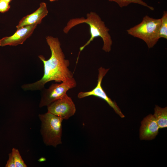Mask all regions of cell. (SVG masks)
Listing matches in <instances>:
<instances>
[{
    "label": "cell",
    "instance_id": "6da1fadb",
    "mask_svg": "<svg viewBox=\"0 0 167 167\" xmlns=\"http://www.w3.org/2000/svg\"><path fill=\"white\" fill-rule=\"evenodd\" d=\"M45 39L51 55L48 60L42 55L38 56L43 63V75L41 79L34 83L23 85L21 88L24 91L40 90L50 81L61 82L74 78L73 73L69 68V61L65 58L59 39L51 36H47Z\"/></svg>",
    "mask_w": 167,
    "mask_h": 167
},
{
    "label": "cell",
    "instance_id": "7a4b0ae2",
    "mask_svg": "<svg viewBox=\"0 0 167 167\" xmlns=\"http://www.w3.org/2000/svg\"><path fill=\"white\" fill-rule=\"evenodd\" d=\"M86 17V18L82 17L70 19L63 29L64 32L67 34L72 28L80 24L86 23L89 26L90 37L85 44L80 47L76 62L80 52L97 37H101L103 40L102 50L106 52H109L111 49L113 41L109 32V29L106 26L104 22L97 14L94 12L87 13Z\"/></svg>",
    "mask_w": 167,
    "mask_h": 167
},
{
    "label": "cell",
    "instance_id": "3957f363",
    "mask_svg": "<svg viewBox=\"0 0 167 167\" xmlns=\"http://www.w3.org/2000/svg\"><path fill=\"white\" fill-rule=\"evenodd\" d=\"M161 23V19H154L146 15L140 23L126 31L129 35L144 41L149 49L153 47L159 39Z\"/></svg>",
    "mask_w": 167,
    "mask_h": 167
},
{
    "label": "cell",
    "instance_id": "277c9868",
    "mask_svg": "<svg viewBox=\"0 0 167 167\" xmlns=\"http://www.w3.org/2000/svg\"><path fill=\"white\" fill-rule=\"evenodd\" d=\"M38 116L41 122V132L44 143L54 147L62 144L63 120L48 112Z\"/></svg>",
    "mask_w": 167,
    "mask_h": 167
},
{
    "label": "cell",
    "instance_id": "5b68a950",
    "mask_svg": "<svg viewBox=\"0 0 167 167\" xmlns=\"http://www.w3.org/2000/svg\"><path fill=\"white\" fill-rule=\"evenodd\" d=\"M76 85V82L73 78L69 80L61 82L60 84H52L47 88H44L40 90L39 107L47 106L65 96L69 90L75 87Z\"/></svg>",
    "mask_w": 167,
    "mask_h": 167
},
{
    "label": "cell",
    "instance_id": "8992f818",
    "mask_svg": "<svg viewBox=\"0 0 167 167\" xmlns=\"http://www.w3.org/2000/svg\"><path fill=\"white\" fill-rule=\"evenodd\" d=\"M109 69V68L105 69L102 67H100L98 69V79L96 86L91 91L80 92L78 94L77 97L79 99H82L90 96L99 97L105 101L113 109L116 113L121 118H123L125 116L122 112L117 103L108 97L102 87V79Z\"/></svg>",
    "mask_w": 167,
    "mask_h": 167
},
{
    "label": "cell",
    "instance_id": "52a82bcc",
    "mask_svg": "<svg viewBox=\"0 0 167 167\" xmlns=\"http://www.w3.org/2000/svg\"><path fill=\"white\" fill-rule=\"evenodd\" d=\"M48 112L62 118L68 119L75 113V105L71 98L66 94L47 106Z\"/></svg>",
    "mask_w": 167,
    "mask_h": 167
},
{
    "label": "cell",
    "instance_id": "ba28073f",
    "mask_svg": "<svg viewBox=\"0 0 167 167\" xmlns=\"http://www.w3.org/2000/svg\"><path fill=\"white\" fill-rule=\"evenodd\" d=\"M37 25H28L18 29L12 35L6 36L0 40V46H16L23 44L32 34Z\"/></svg>",
    "mask_w": 167,
    "mask_h": 167
},
{
    "label": "cell",
    "instance_id": "9c48e42d",
    "mask_svg": "<svg viewBox=\"0 0 167 167\" xmlns=\"http://www.w3.org/2000/svg\"><path fill=\"white\" fill-rule=\"evenodd\" d=\"M159 126L153 115L150 114L141 122L139 136L141 140H151L158 134Z\"/></svg>",
    "mask_w": 167,
    "mask_h": 167
},
{
    "label": "cell",
    "instance_id": "30bf717a",
    "mask_svg": "<svg viewBox=\"0 0 167 167\" xmlns=\"http://www.w3.org/2000/svg\"><path fill=\"white\" fill-rule=\"evenodd\" d=\"M48 13L46 4L44 2L40 3L39 7L34 12L24 17L16 26L17 29L25 26L37 25L41 23L42 19Z\"/></svg>",
    "mask_w": 167,
    "mask_h": 167
},
{
    "label": "cell",
    "instance_id": "8fae6325",
    "mask_svg": "<svg viewBox=\"0 0 167 167\" xmlns=\"http://www.w3.org/2000/svg\"><path fill=\"white\" fill-rule=\"evenodd\" d=\"M154 117L159 128L167 127V107L162 108L156 105L154 109Z\"/></svg>",
    "mask_w": 167,
    "mask_h": 167
},
{
    "label": "cell",
    "instance_id": "7c38bea8",
    "mask_svg": "<svg viewBox=\"0 0 167 167\" xmlns=\"http://www.w3.org/2000/svg\"><path fill=\"white\" fill-rule=\"evenodd\" d=\"M110 2H116L120 7L122 8L126 6L131 3H135L141 5L148 8L152 11L154 10V8L152 6L148 5L146 2L142 0H108Z\"/></svg>",
    "mask_w": 167,
    "mask_h": 167
},
{
    "label": "cell",
    "instance_id": "4fadbf2b",
    "mask_svg": "<svg viewBox=\"0 0 167 167\" xmlns=\"http://www.w3.org/2000/svg\"><path fill=\"white\" fill-rule=\"evenodd\" d=\"M159 31V38H163L167 39V12L164 11L162 18Z\"/></svg>",
    "mask_w": 167,
    "mask_h": 167
},
{
    "label": "cell",
    "instance_id": "5bb4252c",
    "mask_svg": "<svg viewBox=\"0 0 167 167\" xmlns=\"http://www.w3.org/2000/svg\"><path fill=\"white\" fill-rule=\"evenodd\" d=\"M11 153L14 158L15 167H26L27 166L17 149L13 148L12 149Z\"/></svg>",
    "mask_w": 167,
    "mask_h": 167
},
{
    "label": "cell",
    "instance_id": "9a60e30c",
    "mask_svg": "<svg viewBox=\"0 0 167 167\" xmlns=\"http://www.w3.org/2000/svg\"><path fill=\"white\" fill-rule=\"evenodd\" d=\"M10 8L9 3L3 0H0V12H5L8 11Z\"/></svg>",
    "mask_w": 167,
    "mask_h": 167
},
{
    "label": "cell",
    "instance_id": "2e32d148",
    "mask_svg": "<svg viewBox=\"0 0 167 167\" xmlns=\"http://www.w3.org/2000/svg\"><path fill=\"white\" fill-rule=\"evenodd\" d=\"M9 156V159L5 166L6 167H15L14 158L12 153H10Z\"/></svg>",
    "mask_w": 167,
    "mask_h": 167
},
{
    "label": "cell",
    "instance_id": "e0dca14e",
    "mask_svg": "<svg viewBox=\"0 0 167 167\" xmlns=\"http://www.w3.org/2000/svg\"><path fill=\"white\" fill-rule=\"evenodd\" d=\"M4 1H5L9 3L11 1V0H3Z\"/></svg>",
    "mask_w": 167,
    "mask_h": 167
},
{
    "label": "cell",
    "instance_id": "ac0fdd59",
    "mask_svg": "<svg viewBox=\"0 0 167 167\" xmlns=\"http://www.w3.org/2000/svg\"><path fill=\"white\" fill-rule=\"evenodd\" d=\"M50 2H53L55 1H58V0H49Z\"/></svg>",
    "mask_w": 167,
    "mask_h": 167
}]
</instances>
